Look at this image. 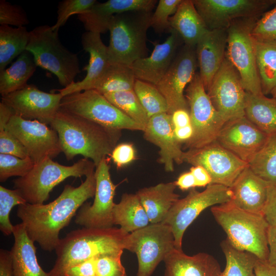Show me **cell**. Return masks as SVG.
<instances>
[{
    "label": "cell",
    "instance_id": "28",
    "mask_svg": "<svg viewBox=\"0 0 276 276\" xmlns=\"http://www.w3.org/2000/svg\"><path fill=\"white\" fill-rule=\"evenodd\" d=\"M13 235L14 242L10 251L12 276H47L38 263L34 242L22 223L14 225Z\"/></svg>",
    "mask_w": 276,
    "mask_h": 276
},
{
    "label": "cell",
    "instance_id": "36",
    "mask_svg": "<svg viewBox=\"0 0 276 276\" xmlns=\"http://www.w3.org/2000/svg\"><path fill=\"white\" fill-rule=\"evenodd\" d=\"M136 78L129 66L110 63L95 85V89L102 95L133 89Z\"/></svg>",
    "mask_w": 276,
    "mask_h": 276
},
{
    "label": "cell",
    "instance_id": "7",
    "mask_svg": "<svg viewBox=\"0 0 276 276\" xmlns=\"http://www.w3.org/2000/svg\"><path fill=\"white\" fill-rule=\"evenodd\" d=\"M96 167L93 161L84 158L72 166H64L47 158L35 164L25 176L15 179L17 189L27 203L43 204L50 196L53 188L70 177L87 176Z\"/></svg>",
    "mask_w": 276,
    "mask_h": 276
},
{
    "label": "cell",
    "instance_id": "11",
    "mask_svg": "<svg viewBox=\"0 0 276 276\" xmlns=\"http://www.w3.org/2000/svg\"><path fill=\"white\" fill-rule=\"evenodd\" d=\"M60 109L108 128L144 130L142 126L118 109L103 95L93 89L63 96Z\"/></svg>",
    "mask_w": 276,
    "mask_h": 276
},
{
    "label": "cell",
    "instance_id": "21",
    "mask_svg": "<svg viewBox=\"0 0 276 276\" xmlns=\"http://www.w3.org/2000/svg\"><path fill=\"white\" fill-rule=\"evenodd\" d=\"M143 132L146 141L159 148L158 162L166 172L174 171V162L183 163L184 151L175 136L171 114L162 113L150 117Z\"/></svg>",
    "mask_w": 276,
    "mask_h": 276
},
{
    "label": "cell",
    "instance_id": "34",
    "mask_svg": "<svg viewBox=\"0 0 276 276\" xmlns=\"http://www.w3.org/2000/svg\"><path fill=\"white\" fill-rule=\"evenodd\" d=\"M254 39L262 91L266 96L276 85V41Z\"/></svg>",
    "mask_w": 276,
    "mask_h": 276
},
{
    "label": "cell",
    "instance_id": "24",
    "mask_svg": "<svg viewBox=\"0 0 276 276\" xmlns=\"http://www.w3.org/2000/svg\"><path fill=\"white\" fill-rule=\"evenodd\" d=\"M81 43L83 50L89 55L88 64L83 69L86 71V75L81 81L57 90L63 96L93 89L110 64L107 46L102 41L101 34L86 31L82 35Z\"/></svg>",
    "mask_w": 276,
    "mask_h": 276
},
{
    "label": "cell",
    "instance_id": "53",
    "mask_svg": "<svg viewBox=\"0 0 276 276\" xmlns=\"http://www.w3.org/2000/svg\"><path fill=\"white\" fill-rule=\"evenodd\" d=\"M190 171L195 177L196 187H204L212 183V178L208 172L200 166H192Z\"/></svg>",
    "mask_w": 276,
    "mask_h": 276
},
{
    "label": "cell",
    "instance_id": "1",
    "mask_svg": "<svg viewBox=\"0 0 276 276\" xmlns=\"http://www.w3.org/2000/svg\"><path fill=\"white\" fill-rule=\"evenodd\" d=\"M96 187L94 171L77 187L66 185L60 195L48 204L18 205L17 215L30 239L43 250L52 251L60 241V231L68 225L84 202L94 197Z\"/></svg>",
    "mask_w": 276,
    "mask_h": 276
},
{
    "label": "cell",
    "instance_id": "47",
    "mask_svg": "<svg viewBox=\"0 0 276 276\" xmlns=\"http://www.w3.org/2000/svg\"><path fill=\"white\" fill-rule=\"evenodd\" d=\"M122 253L98 256L96 261L97 276H126L121 262Z\"/></svg>",
    "mask_w": 276,
    "mask_h": 276
},
{
    "label": "cell",
    "instance_id": "20",
    "mask_svg": "<svg viewBox=\"0 0 276 276\" xmlns=\"http://www.w3.org/2000/svg\"><path fill=\"white\" fill-rule=\"evenodd\" d=\"M268 136L243 116L226 122L216 141L248 163L264 145Z\"/></svg>",
    "mask_w": 276,
    "mask_h": 276
},
{
    "label": "cell",
    "instance_id": "32",
    "mask_svg": "<svg viewBox=\"0 0 276 276\" xmlns=\"http://www.w3.org/2000/svg\"><path fill=\"white\" fill-rule=\"evenodd\" d=\"M245 116L268 136L276 135V99L246 92Z\"/></svg>",
    "mask_w": 276,
    "mask_h": 276
},
{
    "label": "cell",
    "instance_id": "37",
    "mask_svg": "<svg viewBox=\"0 0 276 276\" xmlns=\"http://www.w3.org/2000/svg\"><path fill=\"white\" fill-rule=\"evenodd\" d=\"M221 247L226 265L220 276H256L255 267L258 258L255 255L235 248L227 239L221 243Z\"/></svg>",
    "mask_w": 276,
    "mask_h": 276
},
{
    "label": "cell",
    "instance_id": "23",
    "mask_svg": "<svg viewBox=\"0 0 276 276\" xmlns=\"http://www.w3.org/2000/svg\"><path fill=\"white\" fill-rule=\"evenodd\" d=\"M157 0H109L96 2L87 11L78 14V19L87 32L105 33L116 14L129 11L152 12Z\"/></svg>",
    "mask_w": 276,
    "mask_h": 276
},
{
    "label": "cell",
    "instance_id": "17",
    "mask_svg": "<svg viewBox=\"0 0 276 276\" xmlns=\"http://www.w3.org/2000/svg\"><path fill=\"white\" fill-rule=\"evenodd\" d=\"M197 67L195 47L184 44L178 51L164 77L156 85L167 101L168 113L171 114L179 109L189 110L184 93L196 74Z\"/></svg>",
    "mask_w": 276,
    "mask_h": 276
},
{
    "label": "cell",
    "instance_id": "35",
    "mask_svg": "<svg viewBox=\"0 0 276 276\" xmlns=\"http://www.w3.org/2000/svg\"><path fill=\"white\" fill-rule=\"evenodd\" d=\"M30 31L26 27L0 26V72L16 57L24 51L28 44Z\"/></svg>",
    "mask_w": 276,
    "mask_h": 276
},
{
    "label": "cell",
    "instance_id": "14",
    "mask_svg": "<svg viewBox=\"0 0 276 276\" xmlns=\"http://www.w3.org/2000/svg\"><path fill=\"white\" fill-rule=\"evenodd\" d=\"M206 92L225 123L245 116L246 92L239 74L226 57Z\"/></svg>",
    "mask_w": 276,
    "mask_h": 276
},
{
    "label": "cell",
    "instance_id": "55",
    "mask_svg": "<svg viewBox=\"0 0 276 276\" xmlns=\"http://www.w3.org/2000/svg\"><path fill=\"white\" fill-rule=\"evenodd\" d=\"M0 276H12L10 251L0 250Z\"/></svg>",
    "mask_w": 276,
    "mask_h": 276
},
{
    "label": "cell",
    "instance_id": "50",
    "mask_svg": "<svg viewBox=\"0 0 276 276\" xmlns=\"http://www.w3.org/2000/svg\"><path fill=\"white\" fill-rule=\"evenodd\" d=\"M98 257L71 266L66 270L64 276H97L96 261Z\"/></svg>",
    "mask_w": 276,
    "mask_h": 276
},
{
    "label": "cell",
    "instance_id": "18",
    "mask_svg": "<svg viewBox=\"0 0 276 276\" xmlns=\"http://www.w3.org/2000/svg\"><path fill=\"white\" fill-rule=\"evenodd\" d=\"M96 187L94 202L84 203L76 216L75 223L85 227H112L113 198L116 185L112 182L106 158L96 167Z\"/></svg>",
    "mask_w": 276,
    "mask_h": 276
},
{
    "label": "cell",
    "instance_id": "42",
    "mask_svg": "<svg viewBox=\"0 0 276 276\" xmlns=\"http://www.w3.org/2000/svg\"><path fill=\"white\" fill-rule=\"evenodd\" d=\"M29 156L25 158L0 153V181L4 182L12 176L22 177L27 175L35 165Z\"/></svg>",
    "mask_w": 276,
    "mask_h": 276
},
{
    "label": "cell",
    "instance_id": "33",
    "mask_svg": "<svg viewBox=\"0 0 276 276\" xmlns=\"http://www.w3.org/2000/svg\"><path fill=\"white\" fill-rule=\"evenodd\" d=\"M37 67L32 54L26 50L8 68L0 72L2 96L20 90L28 84Z\"/></svg>",
    "mask_w": 276,
    "mask_h": 276
},
{
    "label": "cell",
    "instance_id": "49",
    "mask_svg": "<svg viewBox=\"0 0 276 276\" xmlns=\"http://www.w3.org/2000/svg\"><path fill=\"white\" fill-rule=\"evenodd\" d=\"M110 156L117 167L121 168L135 159V149L130 143L119 144L115 147Z\"/></svg>",
    "mask_w": 276,
    "mask_h": 276
},
{
    "label": "cell",
    "instance_id": "4",
    "mask_svg": "<svg viewBox=\"0 0 276 276\" xmlns=\"http://www.w3.org/2000/svg\"><path fill=\"white\" fill-rule=\"evenodd\" d=\"M211 211L234 247L251 253L259 260L267 261L269 225L262 214L240 209L231 201L214 206Z\"/></svg>",
    "mask_w": 276,
    "mask_h": 276
},
{
    "label": "cell",
    "instance_id": "5",
    "mask_svg": "<svg viewBox=\"0 0 276 276\" xmlns=\"http://www.w3.org/2000/svg\"><path fill=\"white\" fill-rule=\"evenodd\" d=\"M152 12L129 11L114 15L110 21L108 48L110 63L129 66L147 57V31Z\"/></svg>",
    "mask_w": 276,
    "mask_h": 276
},
{
    "label": "cell",
    "instance_id": "16",
    "mask_svg": "<svg viewBox=\"0 0 276 276\" xmlns=\"http://www.w3.org/2000/svg\"><path fill=\"white\" fill-rule=\"evenodd\" d=\"M6 128L21 142L35 164L47 158L52 159L62 152L57 132L38 120L14 114Z\"/></svg>",
    "mask_w": 276,
    "mask_h": 276
},
{
    "label": "cell",
    "instance_id": "26",
    "mask_svg": "<svg viewBox=\"0 0 276 276\" xmlns=\"http://www.w3.org/2000/svg\"><path fill=\"white\" fill-rule=\"evenodd\" d=\"M271 185L256 175L248 165L229 187L231 201L245 211L262 214Z\"/></svg>",
    "mask_w": 276,
    "mask_h": 276
},
{
    "label": "cell",
    "instance_id": "2",
    "mask_svg": "<svg viewBox=\"0 0 276 276\" xmlns=\"http://www.w3.org/2000/svg\"><path fill=\"white\" fill-rule=\"evenodd\" d=\"M59 136L67 160L81 155L90 158L97 167L110 156L121 137V130L108 128L61 109L50 124Z\"/></svg>",
    "mask_w": 276,
    "mask_h": 276
},
{
    "label": "cell",
    "instance_id": "27",
    "mask_svg": "<svg viewBox=\"0 0 276 276\" xmlns=\"http://www.w3.org/2000/svg\"><path fill=\"white\" fill-rule=\"evenodd\" d=\"M164 261V276H220L222 271L217 260L205 252L189 256L175 248Z\"/></svg>",
    "mask_w": 276,
    "mask_h": 276
},
{
    "label": "cell",
    "instance_id": "39",
    "mask_svg": "<svg viewBox=\"0 0 276 276\" xmlns=\"http://www.w3.org/2000/svg\"><path fill=\"white\" fill-rule=\"evenodd\" d=\"M103 95L118 109L145 129L149 118L133 89Z\"/></svg>",
    "mask_w": 276,
    "mask_h": 276
},
{
    "label": "cell",
    "instance_id": "29",
    "mask_svg": "<svg viewBox=\"0 0 276 276\" xmlns=\"http://www.w3.org/2000/svg\"><path fill=\"white\" fill-rule=\"evenodd\" d=\"M174 182L160 183L140 189L136 193L150 223L163 222L179 195Z\"/></svg>",
    "mask_w": 276,
    "mask_h": 276
},
{
    "label": "cell",
    "instance_id": "22",
    "mask_svg": "<svg viewBox=\"0 0 276 276\" xmlns=\"http://www.w3.org/2000/svg\"><path fill=\"white\" fill-rule=\"evenodd\" d=\"M169 33L164 42L153 43L154 48L149 56L139 59L130 65L136 79L156 85L164 77L182 40L174 30L171 29Z\"/></svg>",
    "mask_w": 276,
    "mask_h": 276
},
{
    "label": "cell",
    "instance_id": "48",
    "mask_svg": "<svg viewBox=\"0 0 276 276\" xmlns=\"http://www.w3.org/2000/svg\"><path fill=\"white\" fill-rule=\"evenodd\" d=\"M0 153L12 155L21 158L28 157L21 142L6 127L0 128Z\"/></svg>",
    "mask_w": 276,
    "mask_h": 276
},
{
    "label": "cell",
    "instance_id": "31",
    "mask_svg": "<svg viewBox=\"0 0 276 276\" xmlns=\"http://www.w3.org/2000/svg\"><path fill=\"white\" fill-rule=\"evenodd\" d=\"M112 220L113 224L119 225L120 228L126 233L146 227L150 223L136 194L122 195L120 201L114 204Z\"/></svg>",
    "mask_w": 276,
    "mask_h": 276
},
{
    "label": "cell",
    "instance_id": "15",
    "mask_svg": "<svg viewBox=\"0 0 276 276\" xmlns=\"http://www.w3.org/2000/svg\"><path fill=\"white\" fill-rule=\"evenodd\" d=\"M183 162L200 166L209 173L211 184L230 187L248 163L214 141L203 147L184 151Z\"/></svg>",
    "mask_w": 276,
    "mask_h": 276
},
{
    "label": "cell",
    "instance_id": "40",
    "mask_svg": "<svg viewBox=\"0 0 276 276\" xmlns=\"http://www.w3.org/2000/svg\"><path fill=\"white\" fill-rule=\"evenodd\" d=\"M133 90L149 118L168 112L167 101L156 85L136 79Z\"/></svg>",
    "mask_w": 276,
    "mask_h": 276
},
{
    "label": "cell",
    "instance_id": "46",
    "mask_svg": "<svg viewBox=\"0 0 276 276\" xmlns=\"http://www.w3.org/2000/svg\"><path fill=\"white\" fill-rule=\"evenodd\" d=\"M29 24L27 15L22 8L5 1H0L1 25L25 27Z\"/></svg>",
    "mask_w": 276,
    "mask_h": 276
},
{
    "label": "cell",
    "instance_id": "58",
    "mask_svg": "<svg viewBox=\"0 0 276 276\" xmlns=\"http://www.w3.org/2000/svg\"><path fill=\"white\" fill-rule=\"evenodd\" d=\"M175 136L179 142L185 143L191 139L193 129L191 124L180 128H174Z\"/></svg>",
    "mask_w": 276,
    "mask_h": 276
},
{
    "label": "cell",
    "instance_id": "30",
    "mask_svg": "<svg viewBox=\"0 0 276 276\" xmlns=\"http://www.w3.org/2000/svg\"><path fill=\"white\" fill-rule=\"evenodd\" d=\"M169 22L171 29L178 33L185 44L192 47H196L209 30L192 0H182Z\"/></svg>",
    "mask_w": 276,
    "mask_h": 276
},
{
    "label": "cell",
    "instance_id": "13",
    "mask_svg": "<svg viewBox=\"0 0 276 276\" xmlns=\"http://www.w3.org/2000/svg\"><path fill=\"white\" fill-rule=\"evenodd\" d=\"M209 30H227L241 18H259L276 0H192Z\"/></svg>",
    "mask_w": 276,
    "mask_h": 276
},
{
    "label": "cell",
    "instance_id": "25",
    "mask_svg": "<svg viewBox=\"0 0 276 276\" xmlns=\"http://www.w3.org/2000/svg\"><path fill=\"white\" fill-rule=\"evenodd\" d=\"M227 39V30H208L196 45L199 74L206 91L226 57Z\"/></svg>",
    "mask_w": 276,
    "mask_h": 276
},
{
    "label": "cell",
    "instance_id": "9",
    "mask_svg": "<svg viewBox=\"0 0 276 276\" xmlns=\"http://www.w3.org/2000/svg\"><path fill=\"white\" fill-rule=\"evenodd\" d=\"M185 93L193 129L185 146L188 149L200 148L216 141L225 122L213 106L198 73Z\"/></svg>",
    "mask_w": 276,
    "mask_h": 276
},
{
    "label": "cell",
    "instance_id": "38",
    "mask_svg": "<svg viewBox=\"0 0 276 276\" xmlns=\"http://www.w3.org/2000/svg\"><path fill=\"white\" fill-rule=\"evenodd\" d=\"M248 165L258 176L271 185H276V135L268 136Z\"/></svg>",
    "mask_w": 276,
    "mask_h": 276
},
{
    "label": "cell",
    "instance_id": "12",
    "mask_svg": "<svg viewBox=\"0 0 276 276\" xmlns=\"http://www.w3.org/2000/svg\"><path fill=\"white\" fill-rule=\"evenodd\" d=\"M231 197L229 187L210 184L202 192L192 188L185 197L178 199L162 222L171 227L175 248L182 250V241L185 231L203 210L215 204L228 202Z\"/></svg>",
    "mask_w": 276,
    "mask_h": 276
},
{
    "label": "cell",
    "instance_id": "8",
    "mask_svg": "<svg viewBox=\"0 0 276 276\" xmlns=\"http://www.w3.org/2000/svg\"><path fill=\"white\" fill-rule=\"evenodd\" d=\"M259 18H241L227 29L226 57L239 74L246 92L263 95L258 72L251 30Z\"/></svg>",
    "mask_w": 276,
    "mask_h": 276
},
{
    "label": "cell",
    "instance_id": "51",
    "mask_svg": "<svg viewBox=\"0 0 276 276\" xmlns=\"http://www.w3.org/2000/svg\"><path fill=\"white\" fill-rule=\"evenodd\" d=\"M262 214L269 226L276 227V185L269 187Z\"/></svg>",
    "mask_w": 276,
    "mask_h": 276
},
{
    "label": "cell",
    "instance_id": "45",
    "mask_svg": "<svg viewBox=\"0 0 276 276\" xmlns=\"http://www.w3.org/2000/svg\"><path fill=\"white\" fill-rule=\"evenodd\" d=\"M251 34L256 39L276 41V5L256 21Z\"/></svg>",
    "mask_w": 276,
    "mask_h": 276
},
{
    "label": "cell",
    "instance_id": "6",
    "mask_svg": "<svg viewBox=\"0 0 276 276\" xmlns=\"http://www.w3.org/2000/svg\"><path fill=\"white\" fill-rule=\"evenodd\" d=\"M59 30L52 26H38L30 31L26 50L33 55L37 66L53 73L59 84L65 87L80 73L78 57L61 43Z\"/></svg>",
    "mask_w": 276,
    "mask_h": 276
},
{
    "label": "cell",
    "instance_id": "57",
    "mask_svg": "<svg viewBox=\"0 0 276 276\" xmlns=\"http://www.w3.org/2000/svg\"><path fill=\"white\" fill-rule=\"evenodd\" d=\"M256 276H276L275 269L267 261L257 259L255 267Z\"/></svg>",
    "mask_w": 276,
    "mask_h": 276
},
{
    "label": "cell",
    "instance_id": "3",
    "mask_svg": "<svg viewBox=\"0 0 276 276\" xmlns=\"http://www.w3.org/2000/svg\"><path fill=\"white\" fill-rule=\"evenodd\" d=\"M129 233L120 228L84 227L60 239L55 248L57 259L47 276H64L69 267L89 259L123 252Z\"/></svg>",
    "mask_w": 276,
    "mask_h": 276
},
{
    "label": "cell",
    "instance_id": "19",
    "mask_svg": "<svg viewBox=\"0 0 276 276\" xmlns=\"http://www.w3.org/2000/svg\"><path fill=\"white\" fill-rule=\"evenodd\" d=\"M63 97L60 92L49 93L33 84H28L20 90L2 96L1 101L15 115L50 125L60 108Z\"/></svg>",
    "mask_w": 276,
    "mask_h": 276
},
{
    "label": "cell",
    "instance_id": "56",
    "mask_svg": "<svg viewBox=\"0 0 276 276\" xmlns=\"http://www.w3.org/2000/svg\"><path fill=\"white\" fill-rule=\"evenodd\" d=\"M175 183L176 187L182 191H186L196 187L195 177L190 171L181 174Z\"/></svg>",
    "mask_w": 276,
    "mask_h": 276
},
{
    "label": "cell",
    "instance_id": "43",
    "mask_svg": "<svg viewBox=\"0 0 276 276\" xmlns=\"http://www.w3.org/2000/svg\"><path fill=\"white\" fill-rule=\"evenodd\" d=\"M182 0H159L151 18V27L157 33L170 32L169 18L173 15Z\"/></svg>",
    "mask_w": 276,
    "mask_h": 276
},
{
    "label": "cell",
    "instance_id": "59",
    "mask_svg": "<svg viewBox=\"0 0 276 276\" xmlns=\"http://www.w3.org/2000/svg\"><path fill=\"white\" fill-rule=\"evenodd\" d=\"M270 94L272 96V97L276 99V85L271 90Z\"/></svg>",
    "mask_w": 276,
    "mask_h": 276
},
{
    "label": "cell",
    "instance_id": "52",
    "mask_svg": "<svg viewBox=\"0 0 276 276\" xmlns=\"http://www.w3.org/2000/svg\"><path fill=\"white\" fill-rule=\"evenodd\" d=\"M267 237L269 253L267 261L276 270V227L269 226Z\"/></svg>",
    "mask_w": 276,
    "mask_h": 276
},
{
    "label": "cell",
    "instance_id": "44",
    "mask_svg": "<svg viewBox=\"0 0 276 276\" xmlns=\"http://www.w3.org/2000/svg\"><path fill=\"white\" fill-rule=\"evenodd\" d=\"M96 2V0H64L60 2L58 5L57 21L52 28L59 30L71 16L87 11Z\"/></svg>",
    "mask_w": 276,
    "mask_h": 276
},
{
    "label": "cell",
    "instance_id": "54",
    "mask_svg": "<svg viewBox=\"0 0 276 276\" xmlns=\"http://www.w3.org/2000/svg\"><path fill=\"white\" fill-rule=\"evenodd\" d=\"M171 115L174 128L183 127L191 124L190 111L188 109H177Z\"/></svg>",
    "mask_w": 276,
    "mask_h": 276
},
{
    "label": "cell",
    "instance_id": "10",
    "mask_svg": "<svg viewBox=\"0 0 276 276\" xmlns=\"http://www.w3.org/2000/svg\"><path fill=\"white\" fill-rule=\"evenodd\" d=\"M124 248L136 255V276H150L158 264L175 248L174 237L169 225L150 223L128 234Z\"/></svg>",
    "mask_w": 276,
    "mask_h": 276
},
{
    "label": "cell",
    "instance_id": "41",
    "mask_svg": "<svg viewBox=\"0 0 276 276\" xmlns=\"http://www.w3.org/2000/svg\"><path fill=\"white\" fill-rule=\"evenodd\" d=\"M27 203L17 189L0 186V229L5 235L13 234L14 226L11 223L10 213L15 205Z\"/></svg>",
    "mask_w": 276,
    "mask_h": 276
}]
</instances>
